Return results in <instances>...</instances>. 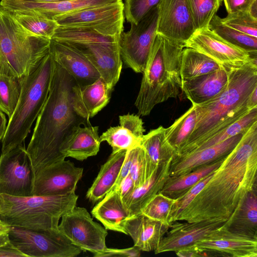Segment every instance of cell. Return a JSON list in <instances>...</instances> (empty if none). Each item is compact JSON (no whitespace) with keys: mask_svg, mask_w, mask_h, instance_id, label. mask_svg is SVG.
I'll use <instances>...</instances> for the list:
<instances>
[{"mask_svg":"<svg viewBox=\"0 0 257 257\" xmlns=\"http://www.w3.org/2000/svg\"><path fill=\"white\" fill-rule=\"evenodd\" d=\"M225 157L202 166L192 171L177 177H169L159 192L176 199L189 190L204 178L212 173Z\"/></svg>","mask_w":257,"mask_h":257,"instance_id":"cell-32","label":"cell"},{"mask_svg":"<svg viewBox=\"0 0 257 257\" xmlns=\"http://www.w3.org/2000/svg\"><path fill=\"white\" fill-rule=\"evenodd\" d=\"M161 0H124L123 13L127 22L137 24Z\"/></svg>","mask_w":257,"mask_h":257,"instance_id":"cell-43","label":"cell"},{"mask_svg":"<svg viewBox=\"0 0 257 257\" xmlns=\"http://www.w3.org/2000/svg\"><path fill=\"white\" fill-rule=\"evenodd\" d=\"M0 224H6L5 223H4L0 219Z\"/></svg>","mask_w":257,"mask_h":257,"instance_id":"cell-57","label":"cell"},{"mask_svg":"<svg viewBox=\"0 0 257 257\" xmlns=\"http://www.w3.org/2000/svg\"><path fill=\"white\" fill-rule=\"evenodd\" d=\"M196 123V107L195 105H192L171 126L165 128L166 140L175 150L176 154L187 143L195 128Z\"/></svg>","mask_w":257,"mask_h":257,"instance_id":"cell-35","label":"cell"},{"mask_svg":"<svg viewBox=\"0 0 257 257\" xmlns=\"http://www.w3.org/2000/svg\"><path fill=\"white\" fill-rule=\"evenodd\" d=\"M98 128L97 126L91 125L75 127L64 141L60 150L62 154L65 158L79 161L95 156L101 143Z\"/></svg>","mask_w":257,"mask_h":257,"instance_id":"cell-27","label":"cell"},{"mask_svg":"<svg viewBox=\"0 0 257 257\" xmlns=\"http://www.w3.org/2000/svg\"><path fill=\"white\" fill-rule=\"evenodd\" d=\"M141 146L145 151L149 178L159 166L172 161L176 154L167 141L165 128L162 126L144 135Z\"/></svg>","mask_w":257,"mask_h":257,"instance_id":"cell-29","label":"cell"},{"mask_svg":"<svg viewBox=\"0 0 257 257\" xmlns=\"http://www.w3.org/2000/svg\"><path fill=\"white\" fill-rule=\"evenodd\" d=\"M184 48V43L157 34L135 102L139 115L150 114L158 104L180 94V62Z\"/></svg>","mask_w":257,"mask_h":257,"instance_id":"cell-4","label":"cell"},{"mask_svg":"<svg viewBox=\"0 0 257 257\" xmlns=\"http://www.w3.org/2000/svg\"><path fill=\"white\" fill-rule=\"evenodd\" d=\"M112 90L101 77L84 86L75 83L72 87V104L75 112L88 121L108 103Z\"/></svg>","mask_w":257,"mask_h":257,"instance_id":"cell-22","label":"cell"},{"mask_svg":"<svg viewBox=\"0 0 257 257\" xmlns=\"http://www.w3.org/2000/svg\"><path fill=\"white\" fill-rule=\"evenodd\" d=\"M121 1L122 0H65L56 2L1 0L0 6L11 12L37 15L53 19L61 15Z\"/></svg>","mask_w":257,"mask_h":257,"instance_id":"cell-19","label":"cell"},{"mask_svg":"<svg viewBox=\"0 0 257 257\" xmlns=\"http://www.w3.org/2000/svg\"><path fill=\"white\" fill-rule=\"evenodd\" d=\"M10 241L26 257H74L81 250L57 229L36 230L10 226Z\"/></svg>","mask_w":257,"mask_h":257,"instance_id":"cell-8","label":"cell"},{"mask_svg":"<svg viewBox=\"0 0 257 257\" xmlns=\"http://www.w3.org/2000/svg\"><path fill=\"white\" fill-rule=\"evenodd\" d=\"M256 121L257 107L252 108L235 122L208 138L193 152L216 145L239 134L244 133Z\"/></svg>","mask_w":257,"mask_h":257,"instance_id":"cell-36","label":"cell"},{"mask_svg":"<svg viewBox=\"0 0 257 257\" xmlns=\"http://www.w3.org/2000/svg\"><path fill=\"white\" fill-rule=\"evenodd\" d=\"M10 226L6 224H0V232L9 230Z\"/></svg>","mask_w":257,"mask_h":257,"instance_id":"cell-55","label":"cell"},{"mask_svg":"<svg viewBox=\"0 0 257 257\" xmlns=\"http://www.w3.org/2000/svg\"><path fill=\"white\" fill-rule=\"evenodd\" d=\"M209 29L223 39L249 53L257 52V38L254 37L224 24L216 14L212 18Z\"/></svg>","mask_w":257,"mask_h":257,"instance_id":"cell-37","label":"cell"},{"mask_svg":"<svg viewBox=\"0 0 257 257\" xmlns=\"http://www.w3.org/2000/svg\"><path fill=\"white\" fill-rule=\"evenodd\" d=\"M7 129V119L4 113L0 111V141L2 140Z\"/></svg>","mask_w":257,"mask_h":257,"instance_id":"cell-52","label":"cell"},{"mask_svg":"<svg viewBox=\"0 0 257 257\" xmlns=\"http://www.w3.org/2000/svg\"><path fill=\"white\" fill-rule=\"evenodd\" d=\"M120 35L105 36L86 28L58 26L51 39L58 42L79 44L113 43L119 42Z\"/></svg>","mask_w":257,"mask_h":257,"instance_id":"cell-34","label":"cell"},{"mask_svg":"<svg viewBox=\"0 0 257 257\" xmlns=\"http://www.w3.org/2000/svg\"><path fill=\"white\" fill-rule=\"evenodd\" d=\"M26 1H31V2H56L63 1L65 0H23Z\"/></svg>","mask_w":257,"mask_h":257,"instance_id":"cell-54","label":"cell"},{"mask_svg":"<svg viewBox=\"0 0 257 257\" xmlns=\"http://www.w3.org/2000/svg\"><path fill=\"white\" fill-rule=\"evenodd\" d=\"M227 12L233 13L238 11H247L257 9V0H223Z\"/></svg>","mask_w":257,"mask_h":257,"instance_id":"cell-46","label":"cell"},{"mask_svg":"<svg viewBox=\"0 0 257 257\" xmlns=\"http://www.w3.org/2000/svg\"><path fill=\"white\" fill-rule=\"evenodd\" d=\"M196 31L209 29L223 0H187Z\"/></svg>","mask_w":257,"mask_h":257,"instance_id":"cell-40","label":"cell"},{"mask_svg":"<svg viewBox=\"0 0 257 257\" xmlns=\"http://www.w3.org/2000/svg\"><path fill=\"white\" fill-rule=\"evenodd\" d=\"M157 33L185 43L196 31L187 0H161Z\"/></svg>","mask_w":257,"mask_h":257,"instance_id":"cell-14","label":"cell"},{"mask_svg":"<svg viewBox=\"0 0 257 257\" xmlns=\"http://www.w3.org/2000/svg\"><path fill=\"white\" fill-rule=\"evenodd\" d=\"M171 224L152 219L142 213L129 217L126 234L132 238L134 246L141 251H155Z\"/></svg>","mask_w":257,"mask_h":257,"instance_id":"cell-23","label":"cell"},{"mask_svg":"<svg viewBox=\"0 0 257 257\" xmlns=\"http://www.w3.org/2000/svg\"><path fill=\"white\" fill-rule=\"evenodd\" d=\"M243 134H239L221 143L185 156H175L171 163L169 176L177 177L185 174L225 157L235 148Z\"/></svg>","mask_w":257,"mask_h":257,"instance_id":"cell-21","label":"cell"},{"mask_svg":"<svg viewBox=\"0 0 257 257\" xmlns=\"http://www.w3.org/2000/svg\"><path fill=\"white\" fill-rule=\"evenodd\" d=\"M63 27L83 28L105 36L120 35L124 16L122 1L61 15L53 19Z\"/></svg>","mask_w":257,"mask_h":257,"instance_id":"cell-11","label":"cell"},{"mask_svg":"<svg viewBox=\"0 0 257 257\" xmlns=\"http://www.w3.org/2000/svg\"><path fill=\"white\" fill-rule=\"evenodd\" d=\"M1 205H2V199H1V193H0V209L1 207Z\"/></svg>","mask_w":257,"mask_h":257,"instance_id":"cell-56","label":"cell"},{"mask_svg":"<svg viewBox=\"0 0 257 257\" xmlns=\"http://www.w3.org/2000/svg\"><path fill=\"white\" fill-rule=\"evenodd\" d=\"M133 149L127 151L117 179L111 190L115 189L121 182L129 174L133 155Z\"/></svg>","mask_w":257,"mask_h":257,"instance_id":"cell-49","label":"cell"},{"mask_svg":"<svg viewBox=\"0 0 257 257\" xmlns=\"http://www.w3.org/2000/svg\"><path fill=\"white\" fill-rule=\"evenodd\" d=\"M62 42L67 44L84 55L97 69L108 87L113 89L119 79L122 66L119 42L91 44Z\"/></svg>","mask_w":257,"mask_h":257,"instance_id":"cell-17","label":"cell"},{"mask_svg":"<svg viewBox=\"0 0 257 257\" xmlns=\"http://www.w3.org/2000/svg\"><path fill=\"white\" fill-rule=\"evenodd\" d=\"M141 255V250L133 246L131 247L117 249L106 247L102 252L97 255V257L105 256H125L138 257Z\"/></svg>","mask_w":257,"mask_h":257,"instance_id":"cell-48","label":"cell"},{"mask_svg":"<svg viewBox=\"0 0 257 257\" xmlns=\"http://www.w3.org/2000/svg\"><path fill=\"white\" fill-rule=\"evenodd\" d=\"M133 155L130 174L136 188L143 185L149 178L145 153L141 146L133 149Z\"/></svg>","mask_w":257,"mask_h":257,"instance_id":"cell-44","label":"cell"},{"mask_svg":"<svg viewBox=\"0 0 257 257\" xmlns=\"http://www.w3.org/2000/svg\"><path fill=\"white\" fill-rule=\"evenodd\" d=\"M23 78L0 74V111L11 118L17 105Z\"/></svg>","mask_w":257,"mask_h":257,"instance_id":"cell-39","label":"cell"},{"mask_svg":"<svg viewBox=\"0 0 257 257\" xmlns=\"http://www.w3.org/2000/svg\"><path fill=\"white\" fill-rule=\"evenodd\" d=\"M185 48L194 49L227 68L257 60V52L249 53L234 46L209 29L196 30L185 42Z\"/></svg>","mask_w":257,"mask_h":257,"instance_id":"cell-13","label":"cell"},{"mask_svg":"<svg viewBox=\"0 0 257 257\" xmlns=\"http://www.w3.org/2000/svg\"><path fill=\"white\" fill-rule=\"evenodd\" d=\"M119 123L102 134L101 142H106L111 147L112 153L141 146L145 130L140 116L130 113L119 115Z\"/></svg>","mask_w":257,"mask_h":257,"instance_id":"cell-24","label":"cell"},{"mask_svg":"<svg viewBox=\"0 0 257 257\" xmlns=\"http://www.w3.org/2000/svg\"><path fill=\"white\" fill-rule=\"evenodd\" d=\"M225 220L211 219L198 221H178L172 223L170 230L161 240L155 254L183 249L193 245L224 224Z\"/></svg>","mask_w":257,"mask_h":257,"instance_id":"cell-16","label":"cell"},{"mask_svg":"<svg viewBox=\"0 0 257 257\" xmlns=\"http://www.w3.org/2000/svg\"><path fill=\"white\" fill-rule=\"evenodd\" d=\"M91 214L107 230L126 234L125 226L129 214L116 190H111L99 200Z\"/></svg>","mask_w":257,"mask_h":257,"instance_id":"cell-28","label":"cell"},{"mask_svg":"<svg viewBox=\"0 0 257 257\" xmlns=\"http://www.w3.org/2000/svg\"><path fill=\"white\" fill-rule=\"evenodd\" d=\"M257 87V60L229 69L228 83L218 95L195 105L196 123L187 143L176 156L193 152L201 143L235 122L249 109L247 99Z\"/></svg>","mask_w":257,"mask_h":257,"instance_id":"cell-3","label":"cell"},{"mask_svg":"<svg viewBox=\"0 0 257 257\" xmlns=\"http://www.w3.org/2000/svg\"><path fill=\"white\" fill-rule=\"evenodd\" d=\"M223 225L231 232L257 239V187L243 197Z\"/></svg>","mask_w":257,"mask_h":257,"instance_id":"cell-26","label":"cell"},{"mask_svg":"<svg viewBox=\"0 0 257 257\" xmlns=\"http://www.w3.org/2000/svg\"><path fill=\"white\" fill-rule=\"evenodd\" d=\"M158 5L152 9L137 24L123 32L119 41L122 62L136 73H143L157 35Z\"/></svg>","mask_w":257,"mask_h":257,"instance_id":"cell-9","label":"cell"},{"mask_svg":"<svg viewBox=\"0 0 257 257\" xmlns=\"http://www.w3.org/2000/svg\"><path fill=\"white\" fill-rule=\"evenodd\" d=\"M53 65L49 51L38 67L24 78L17 105L2 139L1 154L22 145L27 137L47 98Z\"/></svg>","mask_w":257,"mask_h":257,"instance_id":"cell-7","label":"cell"},{"mask_svg":"<svg viewBox=\"0 0 257 257\" xmlns=\"http://www.w3.org/2000/svg\"><path fill=\"white\" fill-rule=\"evenodd\" d=\"M175 201L176 199L159 192L144 207L141 213L152 219L171 224L169 219Z\"/></svg>","mask_w":257,"mask_h":257,"instance_id":"cell-41","label":"cell"},{"mask_svg":"<svg viewBox=\"0 0 257 257\" xmlns=\"http://www.w3.org/2000/svg\"><path fill=\"white\" fill-rule=\"evenodd\" d=\"M221 21L227 26L246 35L257 38V18L249 11H238L228 13Z\"/></svg>","mask_w":257,"mask_h":257,"instance_id":"cell-42","label":"cell"},{"mask_svg":"<svg viewBox=\"0 0 257 257\" xmlns=\"http://www.w3.org/2000/svg\"><path fill=\"white\" fill-rule=\"evenodd\" d=\"M256 171L257 121L244 133L176 221L226 220L243 197L257 187Z\"/></svg>","mask_w":257,"mask_h":257,"instance_id":"cell-1","label":"cell"},{"mask_svg":"<svg viewBox=\"0 0 257 257\" xmlns=\"http://www.w3.org/2000/svg\"><path fill=\"white\" fill-rule=\"evenodd\" d=\"M214 172L202 179L186 193L176 199L169 216V222L170 224L176 221L178 216L205 186L212 177Z\"/></svg>","mask_w":257,"mask_h":257,"instance_id":"cell-45","label":"cell"},{"mask_svg":"<svg viewBox=\"0 0 257 257\" xmlns=\"http://www.w3.org/2000/svg\"><path fill=\"white\" fill-rule=\"evenodd\" d=\"M75 83L54 60L49 94L26 149L34 176L45 168L65 160L60 151L64 141L75 127L87 121L78 116L73 107L72 87Z\"/></svg>","mask_w":257,"mask_h":257,"instance_id":"cell-2","label":"cell"},{"mask_svg":"<svg viewBox=\"0 0 257 257\" xmlns=\"http://www.w3.org/2000/svg\"><path fill=\"white\" fill-rule=\"evenodd\" d=\"M83 169L65 160L48 166L34 177L33 195H55L74 192Z\"/></svg>","mask_w":257,"mask_h":257,"instance_id":"cell-15","label":"cell"},{"mask_svg":"<svg viewBox=\"0 0 257 257\" xmlns=\"http://www.w3.org/2000/svg\"><path fill=\"white\" fill-rule=\"evenodd\" d=\"M0 257H26L10 241L0 247Z\"/></svg>","mask_w":257,"mask_h":257,"instance_id":"cell-50","label":"cell"},{"mask_svg":"<svg viewBox=\"0 0 257 257\" xmlns=\"http://www.w3.org/2000/svg\"><path fill=\"white\" fill-rule=\"evenodd\" d=\"M34 174L26 149L19 145L0 156V193L33 195Z\"/></svg>","mask_w":257,"mask_h":257,"instance_id":"cell-12","label":"cell"},{"mask_svg":"<svg viewBox=\"0 0 257 257\" xmlns=\"http://www.w3.org/2000/svg\"><path fill=\"white\" fill-rule=\"evenodd\" d=\"M49 53L79 86L90 84L100 77L97 69L84 55L65 43L51 39Z\"/></svg>","mask_w":257,"mask_h":257,"instance_id":"cell-20","label":"cell"},{"mask_svg":"<svg viewBox=\"0 0 257 257\" xmlns=\"http://www.w3.org/2000/svg\"><path fill=\"white\" fill-rule=\"evenodd\" d=\"M221 66L208 56L192 48H184L180 62L181 82L214 72Z\"/></svg>","mask_w":257,"mask_h":257,"instance_id":"cell-33","label":"cell"},{"mask_svg":"<svg viewBox=\"0 0 257 257\" xmlns=\"http://www.w3.org/2000/svg\"><path fill=\"white\" fill-rule=\"evenodd\" d=\"M9 12L23 27L37 36L51 40L58 26L54 19L37 15Z\"/></svg>","mask_w":257,"mask_h":257,"instance_id":"cell-38","label":"cell"},{"mask_svg":"<svg viewBox=\"0 0 257 257\" xmlns=\"http://www.w3.org/2000/svg\"><path fill=\"white\" fill-rule=\"evenodd\" d=\"M126 150L115 153H111L106 162L103 164L88 190L86 198L93 203L102 199L112 189L115 184L124 161Z\"/></svg>","mask_w":257,"mask_h":257,"instance_id":"cell-30","label":"cell"},{"mask_svg":"<svg viewBox=\"0 0 257 257\" xmlns=\"http://www.w3.org/2000/svg\"><path fill=\"white\" fill-rule=\"evenodd\" d=\"M135 188L134 182L129 173L114 189L118 193L126 209L127 203Z\"/></svg>","mask_w":257,"mask_h":257,"instance_id":"cell-47","label":"cell"},{"mask_svg":"<svg viewBox=\"0 0 257 257\" xmlns=\"http://www.w3.org/2000/svg\"><path fill=\"white\" fill-rule=\"evenodd\" d=\"M50 41L27 30L0 6V74L28 76L49 53Z\"/></svg>","mask_w":257,"mask_h":257,"instance_id":"cell-5","label":"cell"},{"mask_svg":"<svg viewBox=\"0 0 257 257\" xmlns=\"http://www.w3.org/2000/svg\"><path fill=\"white\" fill-rule=\"evenodd\" d=\"M58 229L72 244L95 257L107 247V229L93 221L85 208L75 206L64 214Z\"/></svg>","mask_w":257,"mask_h":257,"instance_id":"cell-10","label":"cell"},{"mask_svg":"<svg viewBox=\"0 0 257 257\" xmlns=\"http://www.w3.org/2000/svg\"><path fill=\"white\" fill-rule=\"evenodd\" d=\"M223 224L189 247L217 256L257 257V239L231 232Z\"/></svg>","mask_w":257,"mask_h":257,"instance_id":"cell-18","label":"cell"},{"mask_svg":"<svg viewBox=\"0 0 257 257\" xmlns=\"http://www.w3.org/2000/svg\"><path fill=\"white\" fill-rule=\"evenodd\" d=\"M0 219L9 226L45 230L58 228L61 217L73 209L75 192L55 195L16 196L1 193Z\"/></svg>","mask_w":257,"mask_h":257,"instance_id":"cell-6","label":"cell"},{"mask_svg":"<svg viewBox=\"0 0 257 257\" xmlns=\"http://www.w3.org/2000/svg\"><path fill=\"white\" fill-rule=\"evenodd\" d=\"M247 103L249 109L257 107V87H255L250 93Z\"/></svg>","mask_w":257,"mask_h":257,"instance_id":"cell-51","label":"cell"},{"mask_svg":"<svg viewBox=\"0 0 257 257\" xmlns=\"http://www.w3.org/2000/svg\"><path fill=\"white\" fill-rule=\"evenodd\" d=\"M171 162L159 166L143 185L135 189L126 205L130 217L141 214L144 207L160 191L169 177Z\"/></svg>","mask_w":257,"mask_h":257,"instance_id":"cell-31","label":"cell"},{"mask_svg":"<svg viewBox=\"0 0 257 257\" xmlns=\"http://www.w3.org/2000/svg\"><path fill=\"white\" fill-rule=\"evenodd\" d=\"M9 231V230L0 232V247L5 245L10 241Z\"/></svg>","mask_w":257,"mask_h":257,"instance_id":"cell-53","label":"cell"},{"mask_svg":"<svg viewBox=\"0 0 257 257\" xmlns=\"http://www.w3.org/2000/svg\"><path fill=\"white\" fill-rule=\"evenodd\" d=\"M229 69L221 66L214 72L183 81L182 91L192 105H199L209 101L226 87L228 81Z\"/></svg>","mask_w":257,"mask_h":257,"instance_id":"cell-25","label":"cell"}]
</instances>
